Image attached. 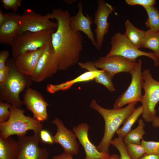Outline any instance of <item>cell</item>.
I'll return each mask as SVG.
<instances>
[{
    "label": "cell",
    "instance_id": "cell-1",
    "mask_svg": "<svg viewBox=\"0 0 159 159\" xmlns=\"http://www.w3.org/2000/svg\"><path fill=\"white\" fill-rule=\"evenodd\" d=\"M52 19L58 26L52 35L51 42L57 60L58 70L65 71L79 63L82 50L84 38L80 32L70 28L71 15L68 10L53 9Z\"/></svg>",
    "mask_w": 159,
    "mask_h": 159
},
{
    "label": "cell",
    "instance_id": "cell-2",
    "mask_svg": "<svg viewBox=\"0 0 159 159\" xmlns=\"http://www.w3.org/2000/svg\"><path fill=\"white\" fill-rule=\"evenodd\" d=\"M137 102L127 105L125 107L118 109H109L104 108L97 104L96 100L91 101L90 107L97 112L103 118L105 123L103 137L99 144L96 146L100 152L109 153V148L112 138L120 126L135 109Z\"/></svg>",
    "mask_w": 159,
    "mask_h": 159
},
{
    "label": "cell",
    "instance_id": "cell-3",
    "mask_svg": "<svg viewBox=\"0 0 159 159\" xmlns=\"http://www.w3.org/2000/svg\"><path fill=\"white\" fill-rule=\"evenodd\" d=\"M6 65L9 68L8 80L5 84H0V101H5L12 105L21 108L23 104L19 95L32 84L31 77L22 73L16 67L14 60L7 59Z\"/></svg>",
    "mask_w": 159,
    "mask_h": 159
},
{
    "label": "cell",
    "instance_id": "cell-4",
    "mask_svg": "<svg viewBox=\"0 0 159 159\" xmlns=\"http://www.w3.org/2000/svg\"><path fill=\"white\" fill-rule=\"evenodd\" d=\"M11 115L8 120L0 123V138L6 139L13 135L18 137L26 134V132L32 130L34 134L39 135L43 129L40 122L33 117L24 114V110L11 105L9 108Z\"/></svg>",
    "mask_w": 159,
    "mask_h": 159
},
{
    "label": "cell",
    "instance_id": "cell-5",
    "mask_svg": "<svg viewBox=\"0 0 159 159\" xmlns=\"http://www.w3.org/2000/svg\"><path fill=\"white\" fill-rule=\"evenodd\" d=\"M56 30L27 32L18 35L11 46L14 59L22 54L37 50L47 44L51 41L52 34Z\"/></svg>",
    "mask_w": 159,
    "mask_h": 159
},
{
    "label": "cell",
    "instance_id": "cell-6",
    "mask_svg": "<svg viewBox=\"0 0 159 159\" xmlns=\"http://www.w3.org/2000/svg\"><path fill=\"white\" fill-rule=\"evenodd\" d=\"M143 74L145 93L141 102L143 108L142 116L145 121L152 122L157 116L155 108L159 102V82L153 78L149 69H145Z\"/></svg>",
    "mask_w": 159,
    "mask_h": 159
},
{
    "label": "cell",
    "instance_id": "cell-7",
    "mask_svg": "<svg viewBox=\"0 0 159 159\" xmlns=\"http://www.w3.org/2000/svg\"><path fill=\"white\" fill-rule=\"evenodd\" d=\"M111 48L106 56L110 57L119 56L132 60H136L140 56H146L152 59L154 65H159V59L153 53L141 50L133 45L126 37L124 34L117 32L111 39Z\"/></svg>",
    "mask_w": 159,
    "mask_h": 159
},
{
    "label": "cell",
    "instance_id": "cell-8",
    "mask_svg": "<svg viewBox=\"0 0 159 159\" xmlns=\"http://www.w3.org/2000/svg\"><path fill=\"white\" fill-rule=\"evenodd\" d=\"M142 65V61L139 59L136 67L129 72L132 77L129 86L116 100L113 105V109L121 108L126 105L141 102L143 97L142 90L144 82Z\"/></svg>",
    "mask_w": 159,
    "mask_h": 159
},
{
    "label": "cell",
    "instance_id": "cell-9",
    "mask_svg": "<svg viewBox=\"0 0 159 159\" xmlns=\"http://www.w3.org/2000/svg\"><path fill=\"white\" fill-rule=\"evenodd\" d=\"M58 70L57 62L51 41L46 45L31 77L33 81L40 82L52 77Z\"/></svg>",
    "mask_w": 159,
    "mask_h": 159
},
{
    "label": "cell",
    "instance_id": "cell-10",
    "mask_svg": "<svg viewBox=\"0 0 159 159\" xmlns=\"http://www.w3.org/2000/svg\"><path fill=\"white\" fill-rule=\"evenodd\" d=\"M24 23L19 30L18 35L27 32H37L45 30H56L57 22L50 20L51 13L42 15L30 9L25 10L22 15Z\"/></svg>",
    "mask_w": 159,
    "mask_h": 159
},
{
    "label": "cell",
    "instance_id": "cell-11",
    "mask_svg": "<svg viewBox=\"0 0 159 159\" xmlns=\"http://www.w3.org/2000/svg\"><path fill=\"white\" fill-rule=\"evenodd\" d=\"M93 62L97 68L105 70L113 77L119 73H129L138 64L136 60L119 56L102 57Z\"/></svg>",
    "mask_w": 159,
    "mask_h": 159
},
{
    "label": "cell",
    "instance_id": "cell-12",
    "mask_svg": "<svg viewBox=\"0 0 159 159\" xmlns=\"http://www.w3.org/2000/svg\"><path fill=\"white\" fill-rule=\"evenodd\" d=\"M97 2V7L95 14L93 23L96 26L95 32L96 42L101 48L105 36L108 33L110 27L108 17L114 11L115 8L104 0H98Z\"/></svg>",
    "mask_w": 159,
    "mask_h": 159
},
{
    "label": "cell",
    "instance_id": "cell-13",
    "mask_svg": "<svg viewBox=\"0 0 159 159\" xmlns=\"http://www.w3.org/2000/svg\"><path fill=\"white\" fill-rule=\"evenodd\" d=\"M23 102L27 109L32 113L33 118L40 122L47 120V108L49 104L39 92L30 87L27 88L24 95Z\"/></svg>",
    "mask_w": 159,
    "mask_h": 159
},
{
    "label": "cell",
    "instance_id": "cell-14",
    "mask_svg": "<svg viewBox=\"0 0 159 159\" xmlns=\"http://www.w3.org/2000/svg\"><path fill=\"white\" fill-rule=\"evenodd\" d=\"M18 141L21 150L18 159H49L47 150L38 145L40 141L39 135H26L18 137Z\"/></svg>",
    "mask_w": 159,
    "mask_h": 159
},
{
    "label": "cell",
    "instance_id": "cell-15",
    "mask_svg": "<svg viewBox=\"0 0 159 159\" xmlns=\"http://www.w3.org/2000/svg\"><path fill=\"white\" fill-rule=\"evenodd\" d=\"M51 122L57 127V132L53 136L54 143L60 144L65 153L73 156L77 154L79 151V146L74 133L67 128L62 121L57 117H55Z\"/></svg>",
    "mask_w": 159,
    "mask_h": 159
},
{
    "label": "cell",
    "instance_id": "cell-16",
    "mask_svg": "<svg viewBox=\"0 0 159 159\" xmlns=\"http://www.w3.org/2000/svg\"><path fill=\"white\" fill-rule=\"evenodd\" d=\"M78 11L74 15L71 16L69 24L71 28L74 31L84 33L91 41L92 45L97 49L100 50L98 46L91 26L93 23L92 17L89 14L85 16L83 14V7L82 1L77 4Z\"/></svg>",
    "mask_w": 159,
    "mask_h": 159
},
{
    "label": "cell",
    "instance_id": "cell-17",
    "mask_svg": "<svg viewBox=\"0 0 159 159\" xmlns=\"http://www.w3.org/2000/svg\"><path fill=\"white\" fill-rule=\"evenodd\" d=\"M6 20L0 26V43L12 46L24 23L22 15L8 14Z\"/></svg>",
    "mask_w": 159,
    "mask_h": 159
},
{
    "label": "cell",
    "instance_id": "cell-18",
    "mask_svg": "<svg viewBox=\"0 0 159 159\" xmlns=\"http://www.w3.org/2000/svg\"><path fill=\"white\" fill-rule=\"evenodd\" d=\"M89 129L88 125L84 122L73 128V132L85 150V159H108L110 155L109 153L99 151L90 141L88 136Z\"/></svg>",
    "mask_w": 159,
    "mask_h": 159
},
{
    "label": "cell",
    "instance_id": "cell-19",
    "mask_svg": "<svg viewBox=\"0 0 159 159\" xmlns=\"http://www.w3.org/2000/svg\"><path fill=\"white\" fill-rule=\"evenodd\" d=\"M78 64L81 68L86 69L88 71L74 79L58 85L48 84L46 88L47 91L50 93H54L59 90H67L75 83L93 80L100 70L95 66L93 62H80Z\"/></svg>",
    "mask_w": 159,
    "mask_h": 159
},
{
    "label": "cell",
    "instance_id": "cell-20",
    "mask_svg": "<svg viewBox=\"0 0 159 159\" xmlns=\"http://www.w3.org/2000/svg\"><path fill=\"white\" fill-rule=\"evenodd\" d=\"M46 45L37 50L22 54L14 59L15 64L19 70L22 73L31 77Z\"/></svg>",
    "mask_w": 159,
    "mask_h": 159
},
{
    "label": "cell",
    "instance_id": "cell-21",
    "mask_svg": "<svg viewBox=\"0 0 159 159\" xmlns=\"http://www.w3.org/2000/svg\"><path fill=\"white\" fill-rule=\"evenodd\" d=\"M21 150L20 143L10 137L0 138V159H18Z\"/></svg>",
    "mask_w": 159,
    "mask_h": 159
},
{
    "label": "cell",
    "instance_id": "cell-22",
    "mask_svg": "<svg viewBox=\"0 0 159 159\" xmlns=\"http://www.w3.org/2000/svg\"><path fill=\"white\" fill-rule=\"evenodd\" d=\"M125 26L124 35L132 45L139 49L144 40L145 31L138 29L128 19L125 21Z\"/></svg>",
    "mask_w": 159,
    "mask_h": 159
},
{
    "label": "cell",
    "instance_id": "cell-23",
    "mask_svg": "<svg viewBox=\"0 0 159 159\" xmlns=\"http://www.w3.org/2000/svg\"><path fill=\"white\" fill-rule=\"evenodd\" d=\"M143 111L142 106H139L135 108L132 113L125 119L122 126L116 132L119 137L123 138L131 130V128Z\"/></svg>",
    "mask_w": 159,
    "mask_h": 159
},
{
    "label": "cell",
    "instance_id": "cell-24",
    "mask_svg": "<svg viewBox=\"0 0 159 159\" xmlns=\"http://www.w3.org/2000/svg\"><path fill=\"white\" fill-rule=\"evenodd\" d=\"M141 47L152 50L159 59V31L148 29L145 31Z\"/></svg>",
    "mask_w": 159,
    "mask_h": 159
},
{
    "label": "cell",
    "instance_id": "cell-25",
    "mask_svg": "<svg viewBox=\"0 0 159 159\" xmlns=\"http://www.w3.org/2000/svg\"><path fill=\"white\" fill-rule=\"evenodd\" d=\"M145 123L143 119H140L138 125L135 128L131 130L123 138L124 142L140 144L143 136L145 133L144 130Z\"/></svg>",
    "mask_w": 159,
    "mask_h": 159
},
{
    "label": "cell",
    "instance_id": "cell-26",
    "mask_svg": "<svg viewBox=\"0 0 159 159\" xmlns=\"http://www.w3.org/2000/svg\"><path fill=\"white\" fill-rule=\"evenodd\" d=\"M148 18L145 22L147 28L153 31H159V11L154 6L144 8Z\"/></svg>",
    "mask_w": 159,
    "mask_h": 159
},
{
    "label": "cell",
    "instance_id": "cell-27",
    "mask_svg": "<svg viewBox=\"0 0 159 159\" xmlns=\"http://www.w3.org/2000/svg\"><path fill=\"white\" fill-rule=\"evenodd\" d=\"M113 77L107 72L103 69L99 70L95 77V82L105 86L110 92L115 91V88L112 81Z\"/></svg>",
    "mask_w": 159,
    "mask_h": 159
},
{
    "label": "cell",
    "instance_id": "cell-28",
    "mask_svg": "<svg viewBox=\"0 0 159 159\" xmlns=\"http://www.w3.org/2000/svg\"><path fill=\"white\" fill-rule=\"evenodd\" d=\"M124 142L126 151L132 159H139L146 153L144 147L141 144Z\"/></svg>",
    "mask_w": 159,
    "mask_h": 159
},
{
    "label": "cell",
    "instance_id": "cell-29",
    "mask_svg": "<svg viewBox=\"0 0 159 159\" xmlns=\"http://www.w3.org/2000/svg\"><path fill=\"white\" fill-rule=\"evenodd\" d=\"M110 145L118 150L120 154V159H132L126 151L123 138L119 137L115 138L111 141Z\"/></svg>",
    "mask_w": 159,
    "mask_h": 159
},
{
    "label": "cell",
    "instance_id": "cell-30",
    "mask_svg": "<svg viewBox=\"0 0 159 159\" xmlns=\"http://www.w3.org/2000/svg\"><path fill=\"white\" fill-rule=\"evenodd\" d=\"M141 144L144 147L146 153L159 154V142L147 141L143 139Z\"/></svg>",
    "mask_w": 159,
    "mask_h": 159
},
{
    "label": "cell",
    "instance_id": "cell-31",
    "mask_svg": "<svg viewBox=\"0 0 159 159\" xmlns=\"http://www.w3.org/2000/svg\"><path fill=\"white\" fill-rule=\"evenodd\" d=\"M11 105L7 102L0 101V123L7 121L11 115L9 110Z\"/></svg>",
    "mask_w": 159,
    "mask_h": 159
},
{
    "label": "cell",
    "instance_id": "cell-32",
    "mask_svg": "<svg viewBox=\"0 0 159 159\" xmlns=\"http://www.w3.org/2000/svg\"><path fill=\"white\" fill-rule=\"evenodd\" d=\"M0 2L5 9L16 12L21 6V0H1Z\"/></svg>",
    "mask_w": 159,
    "mask_h": 159
},
{
    "label": "cell",
    "instance_id": "cell-33",
    "mask_svg": "<svg viewBox=\"0 0 159 159\" xmlns=\"http://www.w3.org/2000/svg\"><path fill=\"white\" fill-rule=\"evenodd\" d=\"M126 4L131 6L139 5L144 8L154 6L156 4L155 0H126Z\"/></svg>",
    "mask_w": 159,
    "mask_h": 159
},
{
    "label": "cell",
    "instance_id": "cell-34",
    "mask_svg": "<svg viewBox=\"0 0 159 159\" xmlns=\"http://www.w3.org/2000/svg\"><path fill=\"white\" fill-rule=\"evenodd\" d=\"M40 141L43 143L52 145L54 143L53 136L46 129H42L39 134Z\"/></svg>",
    "mask_w": 159,
    "mask_h": 159
},
{
    "label": "cell",
    "instance_id": "cell-35",
    "mask_svg": "<svg viewBox=\"0 0 159 159\" xmlns=\"http://www.w3.org/2000/svg\"><path fill=\"white\" fill-rule=\"evenodd\" d=\"M9 68L8 66L6 65L0 69V84L6 83L9 79Z\"/></svg>",
    "mask_w": 159,
    "mask_h": 159
},
{
    "label": "cell",
    "instance_id": "cell-36",
    "mask_svg": "<svg viewBox=\"0 0 159 159\" xmlns=\"http://www.w3.org/2000/svg\"><path fill=\"white\" fill-rule=\"evenodd\" d=\"M10 54L7 50H3L0 52V69L4 67L5 65V63L7 60Z\"/></svg>",
    "mask_w": 159,
    "mask_h": 159
},
{
    "label": "cell",
    "instance_id": "cell-37",
    "mask_svg": "<svg viewBox=\"0 0 159 159\" xmlns=\"http://www.w3.org/2000/svg\"><path fill=\"white\" fill-rule=\"evenodd\" d=\"M73 156L65 152L53 156L52 159H74Z\"/></svg>",
    "mask_w": 159,
    "mask_h": 159
},
{
    "label": "cell",
    "instance_id": "cell-38",
    "mask_svg": "<svg viewBox=\"0 0 159 159\" xmlns=\"http://www.w3.org/2000/svg\"><path fill=\"white\" fill-rule=\"evenodd\" d=\"M139 159H159V154L146 153Z\"/></svg>",
    "mask_w": 159,
    "mask_h": 159
},
{
    "label": "cell",
    "instance_id": "cell-39",
    "mask_svg": "<svg viewBox=\"0 0 159 159\" xmlns=\"http://www.w3.org/2000/svg\"><path fill=\"white\" fill-rule=\"evenodd\" d=\"M7 14H4L1 9H0V26L3 24L7 19Z\"/></svg>",
    "mask_w": 159,
    "mask_h": 159
},
{
    "label": "cell",
    "instance_id": "cell-40",
    "mask_svg": "<svg viewBox=\"0 0 159 159\" xmlns=\"http://www.w3.org/2000/svg\"><path fill=\"white\" fill-rule=\"evenodd\" d=\"M153 125L155 127H159V116H156L152 122Z\"/></svg>",
    "mask_w": 159,
    "mask_h": 159
},
{
    "label": "cell",
    "instance_id": "cell-41",
    "mask_svg": "<svg viewBox=\"0 0 159 159\" xmlns=\"http://www.w3.org/2000/svg\"><path fill=\"white\" fill-rule=\"evenodd\" d=\"M108 159H120V156L116 154L110 155Z\"/></svg>",
    "mask_w": 159,
    "mask_h": 159
},
{
    "label": "cell",
    "instance_id": "cell-42",
    "mask_svg": "<svg viewBox=\"0 0 159 159\" xmlns=\"http://www.w3.org/2000/svg\"><path fill=\"white\" fill-rule=\"evenodd\" d=\"M76 0H64L63 1L66 3L70 5L72 4L77 1Z\"/></svg>",
    "mask_w": 159,
    "mask_h": 159
},
{
    "label": "cell",
    "instance_id": "cell-43",
    "mask_svg": "<svg viewBox=\"0 0 159 159\" xmlns=\"http://www.w3.org/2000/svg\"><path fill=\"white\" fill-rule=\"evenodd\" d=\"M158 9H159V8H158Z\"/></svg>",
    "mask_w": 159,
    "mask_h": 159
}]
</instances>
